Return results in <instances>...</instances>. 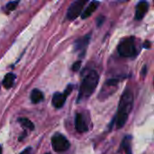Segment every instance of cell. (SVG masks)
<instances>
[{
    "label": "cell",
    "instance_id": "obj_1",
    "mask_svg": "<svg viewBox=\"0 0 154 154\" xmlns=\"http://www.w3.org/2000/svg\"><path fill=\"white\" fill-rule=\"evenodd\" d=\"M134 106V96L130 89H126L122 95L119 106H118V113L116 118V125L118 129L122 128L128 119V116L132 111Z\"/></svg>",
    "mask_w": 154,
    "mask_h": 154
},
{
    "label": "cell",
    "instance_id": "obj_2",
    "mask_svg": "<svg viewBox=\"0 0 154 154\" xmlns=\"http://www.w3.org/2000/svg\"><path fill=\"white\" fill-rule=\"evenodd\" d=\"M99 82V75L97 71L91 70L84 78L79 93V102L89 97L95 91Z\"/></svg>",
    "mask_w": 154,
    "mask_h": 154
},
{
    "label": "cell",
    "instance_id": "obj_3",
    "mask_svg": "<svg viewBox=\"0 0 154 154\" xmlns=\"http://www.w3.org/2000/svg\"><path fill=\"white\" fill-rule=\"evenodd\" d=\"M117 51H118L119 55L125 58H130V57L134 56L136 53V49H135L134 39L130 37V38H126L123 40L118 45Z\"/></svg>",
    "mask_w": 154,
    "mask_h": 154
},
{
    "label": "cell",
    "instance_id": "obj_4",
    "mask_svg": "<svg viewBox=\"0 0 154 154\" xmlns=\"http://www.w3.org/2000/svg\"><path fill=\"white\" fill-rule=\"evenodd\" d=\"M88 3L87 0H79V1H75L73 2L68 11H67V17L69 20H74L76 19L79 14H81V12L85 6V5Z\"/></svg>",
    "mask_w": 154,
    "mask_h": 154
},
{
    "label": "cell",
    "instance_id": "obj_5",
    "mask_svg": "<svg viewBox=\"0 0 154 154\" xmlns=\"http://www.w3.org/2000/svg\"><path fill=\"white\" fill-rule=\"evenodd\" d=\"M51 144L53 150L57 152H63L69 148V142L61 134L54 135L51 140Z\"/></svg>",
    "mask_w": 154,
    "mask_h": 154
},
{
    "label": "cell",
    "instance_id": "obj_6",
    "mask_svg": "<svg viewBox=\"0 0 154 154\" xmlns=\"http://www.w3.org/2000/svg\"><path fill=\"white\" fill-rule=\"evenodd\" d=\"M72 91V86H69L63 93H55L52 97V105L55 108H61L67 99V97Z\"/></svg>",
    "mask_w": 154,
    "mask_h": 154
},
{
    "label": "cell",
    "instance_id": "obj_7",
    "mask_svg": "<svg viewBox=\"0 0 154 154\" xmlns=\"http://www.w3.org/2000/svg\"><path fill=\"white\" fill-rule=\"evenodd\" d=\"M149 9V3L146 1H142L136 5V10H135V19L136 20H141L144 17L146 12Z\"/></svg>",
    "mask_w": 154,
    "mask_h": 154
},
{
    "label": "cell",
    "instance_id": "obj_8",
    "mask_svg": "<svg viewBox=\"0 0 154 154\" xmlns=\"http://www.w3.org/2000/svg\"><path fill=\"white\" fill-rule=\"evenodd\" d=\"M75 127L76 130L79 133H85L88 131V125L84 119V116L81 114H78L76 116V119H75Z\"/></svg>",
    "mask_w": 154,
    "mask_h": 154
},
{
    "label": "cell",
    "instance_id": "obj_9",
    "mask_svg": "<svg viewBox=\"0 0 154 154\" xmlns=\"http://www.w3.org/2000/svg\"><path fill=\"white\" fill-rule=\"evenodd\" d=\"M98 5H99V2H97V1H92V2H90L89 5H88V7H86L85 10L82 12L81 17L83 19H86V18L89 17L97 9V6Z\"/></svg>",
    "mask_w": 154,
    "mask_h": 154
},
{
    "label": "cell",
    "instance_id": "obj_10",
    "mask_svg": "<svg viewBox=\"0 0 154 154\" xmlns=\"http://www.w3.org/2000/svg\"><path fill=\"white\" fill-rule=\"evenodd\" d=\"M43 97H43L42 92L39 89H33L31 92L30 98H31L32 103H33V104H38V103L42 102L43 100Z\"/></svg>",
    "mask_w": 154,
    "mask_h": 154
},
{
    "label": "cell",
    "instance_id": "obj_11",
    "mask_svg": "<svg viewBox=\"0 0 154 154\" xmlns=\"http://www.w3.org/2000/svg\"><path fill=\"white\" fill-rule=\"evenodd\" d=\"M14 80H15V75L13 74V73H8L5 75L4 80H3V85L5 88H11L14 83Z\"/></svg>",
    "mask_w": 154,
    "mask_h": 154
},
{
    "label": "cell",
    "instance_id": "obj_12",
    "mask_svg": "<svg viewBox=\"0 0 154 154\" xmlns=\"http://www.w3.org/2000/svg\"><path fill=\"white\" fill-rule=\"evenodd\" d=\"M89 40H90V35H86L85 37L80 38L78 41H76L75 42V48H76V50H82V49H84L88 44Z\"/></svg>",
    "mask_w": 154,
    "mask_h": 154
},
{
    "label": "cell",
    "instance_id": "obj_13",
    "mask_svg": "<svg viewBox=\"0 0 154 154\" xmlns=\"http://www.w3.org/2000/svg\"><path fill=\"white\" fill-rule=\"evenodd\" d=\"M18 121H19V123L21 124V125L23 127H24L26 129H29V130H32V131L34 129L33 124L29 119H27V118H20Z\"/></svg>",
    "mask_w": 154,
    "mask_h": 154
},
{
    "label": "cell",
    "instance_id": "obj_14",
    "mask_svg": "<svg viewBox=\"0 0 154 154\" xmlns=\"http://www.w3.org/2000/svg\"><path fill=\"white\" fill-rule=\"evenodd\" d=\"M130 143H131V136H126L124 139V142L122 143V148H124V150L125 151L126 154H132L131 153Z\"/></svg>",
    "mask_w": 154,
    "mask_h": 154
},
{
    "label": "cell",
    "instance_id": "obj_15",
    "mask_svg": "<svg viewBox=\"0 0 154 154\" xmlns=\"http://www.w3.org/2000/svg\"><path fill=\"white\" fill-rule=\"evenodd\" d=\"M18 1H13V2H10V3H8L7 5H6V8L8 9V10H10V11H12V10H14L15 9V7H16V5H18Z\"/></svg>",
    "mask_w": 154,
    "mask_h": 154
},
{
    "label": "cell",
    "instance_id": "obj_16",
    "mask_svg": "<svg viewBox=\"0 0 154 154\" xmlns=\"http://www.w3.org/2000/svg\"><path fill=\"white\" fill-rule=\"evenodd\" d=\"M80 64H81V61H80V60L75 62V63L73 64V66H72V69H73L74 71H78V70L79 69V68H80Z\"/></svg>",
    "mask_w": 154,
    "mask_h": 154
},
{
    "label": "cell",
    "instance_id": "obj_17",
    "mask_svg": "<svg viewBox=\"0 0 154 154\" xmlns=\"http://www.w3.org/2000/svg\"><path fill=\"white\" fill-rule=\"evenodd\" d=\"M20 154H32V148H26V149H24L22 152Z\"/></svg>",
    "mask_w": 154,
    "mask_h": 154
},
{
    "label": "cell",
    "instance_id": "obj_18",
    "mask_svg": "<svg viewBox=\"0 0 154 154\" xmlns=\"http://www.w3.org/2000/svg\"><path fill=\"white\" fill-rule=\"evenodd\" d=\"M0 154H2V146L0 145Z\"/></svg>",
    "mask_w": 154,
    "mask_h": 154
}]
</instances>
